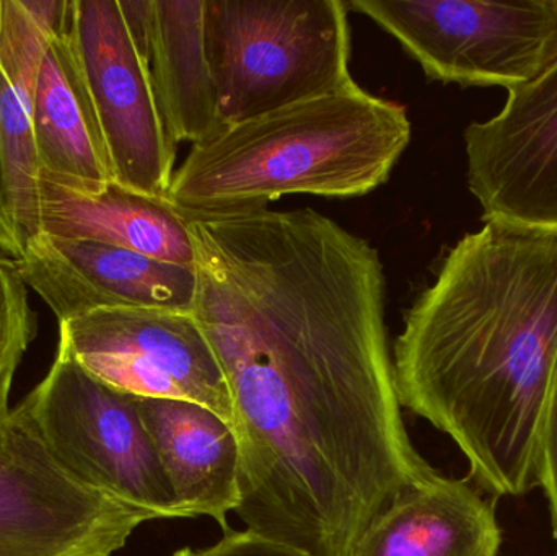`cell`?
<instances>
[{
    "mask_svg": "<svg viewBox=\"0 0 557 556\" xmlns=\"http://www.w3.org/2000/svg\"><path fill=\"white\" fill-rule=\"evenodd\" d=\"M193 316L227 379L247 531L349 556L372 519L434 475L409 440L366 238L311 208L185 215Z\"/></svg>",
    "mask_w": 557,
    "mask_h": 556,
    "instance_id": "1",
    "label": "cell"
},
{
    "mask_svg": "<svg viewBox=\"0 0 557 556\" xmlns=\"http://www.w3.org/2000/svg\"><path fill=\"white\" fill-rule=\"evenodd\" d=\"M403 408L447 434L493 498L539 486L557 371V234L497 222L465 235L393 345Z\"/></svg>",
    "mask_w": 557,
    "mask_h": 556,
    "instance_id": "2",
    "label": "cell"
},
{
    "mask_svg": "<svg viewBox=\"0 0 557 556\" xmlns=\"http://www.w3.org/2000/svg\"><path fill=\"white\" fill-rule=\"evenodd\" d=\"M405 104L357 82L195 144L163 201L182 215L268 209L285 195L359 198L388 182L411 143Z\"/></svg>",
    "mask_w": 557,
    "mask_h": 556,
    "instance_id": "3",
    "label": "cell"
},
{
    "mask_svg": "<svg viewBox=\"0 0 557 556\" xmlns=\"http://www.w3.org/2000/svg\"><path fill=\"white\" fill-rule=\"evenodd\" d=\"M341 0H205V48L222 126L354 84Z\"/></svg>",
    "mask_w": 557,
    "mask_h": 556,
    "instance_id": "4",
    "label": "cell"
},
{
    "mask_svg": "<svg viewBox=\"0 0 557 556\" xmlns=\"http://www.w3.org/2000/svg\"><path fill=\"white\" fill-rule=\"evenodd\" d=\"M140 398L85 371L64 348L20 408L49 454L85 485L156 519H186L170 489Z\"/></svg>",
    "mask_w": 557,
    "mask_h": 556,
    "instance_id": "5",
    "label": "cell"
},
{
    "mask_svg": "<svg viewBox=\"0 0 557 556\" xmlns=\"http://www.w3.org/2000/svg\"><path fill=\"white\" fill-rule=\"evenodd\" d=\"M431 81L520 87L557 62V0H352Z\"/></svg>",
    "mask_w": 557,
    "mask_h": 556,
    "instance_id": "6",
    "label": "cell"
},
{
    "mask_svg": "<svg viewBox=\"0 0 557 556\" xmlns=\"http://www.w3.org/2000/svg\"><path fill=\"white\" fill-rule=\"evenodd\" d=\"M58 346L116 391L137 398L193 401L235 428L227 379L193 312L91 310L59 323Z\"/></svg>",
    "mask_w": 557,
    "mask_h": 556,
    "instance_id": "7",
    "label": "cell"
},
{
    "mask_svg": "<svg viewBox=\"0 0 557 556\" xmlns=\"http://www.w3.org/2000/svg\"><path fill=\"white\" fill-rule=\"evenodd\" d=\"M147 521L62 469L18 407L0 421V556H113Z\"/></svg>",
    "mask_w": 557,
    "mask_h": 556,
    "instance_id": "8",
    "label": "cell"
},
{
    "mask_svg": "<svg viewBox=\"0 0 557 556\" xmlns=\"http://www.w3.org/2000/svg\"><path fill=\"white\" fill-rule=\"evenodd\" d=\"M67 36L77 55L113 182L165 199L176 146L160 116L149 65L134 42L120 0H71Z\"/></svg>",
    "mask_w": 557,
    "mask_h": 556,
    "instance_id": "9",
    "label": "cell"
},
{
    "mask_svg": "<svg viewBox=\"0 0 557 556\" xmlns=\"http://www.w3.org/2000/svg\"><path fill=\"white\" fill-rule=\"evenodd\" d=\"M468 188L484 222L557 234V62L465 129Z\"/></svg>",
    "mask_w": 557,
    "mask_h": 556,
    "instance_id": "10",
    "label": "cell"
},
{
    "mask_svg": "<svg viewBox=\"0 0 557 556\" xmlns=\"http://www.w3.org/2000/svg\"><path fill=\"white\" fill-rule=\"evenodd\" d=\"M58 322L98 309L193 312L196 264L159 260L129 248L41 234L16 261Z\"/></svg>",
    "mask_w": 557,
    "mask_h": 556,
    "instance_id": "11",
    "label": "cell"
},
{
    "mask_svg": "<svg viewBox=\"0 0 557 556\" xmlns=\"http://www.w3.org/2000/svg\"><path fill=\"white\" fill-rule=\"evenodd\" d=\"M71 0H0V251L18 261L39 222L32 88L46 42L65 32Z\"/></svg>",
    "mask_w": 557,
    "mask_h": 556,
    "instance_id": "12",
    "label": "cell"
},
{
    "mask_svg": "<svg viewBox=\"0 0 557 556\" xmlns=\"http://www.w3.org/2000/svg\"><path fill=\"white\" fill-rule=\"evenodd\" d=\"M496 508L468 480L435 472L372 519L349 556H499Z\"/></svg>",
    "mask_w": 557,
    "mask_h": 556,
    "instance_id": "13",
    "label": "cell"
},
{
    "mask_svg": "<svg viewBox=\"0 0 557 556\" xmlns=\"http://www.w3.org/2000/svg\"><path fill=\"white\" fill-rule=\"evenodd\" d=\"M140 413L185 518L208 516L228 531L240 503V443L235 428L209 408L140 398Z\"/></svg>",
    "mask_w": 557,
    "mask_h": 556,
    "instance_id": "14",
    "label": "cell"
},
{
    "mask_svg": "<svg viewBox=\"0 0 557 556\" xmlns=\"http://www.w3.org/2000/svg\"><path fill=\"white\" fill-rule=\"evenodd\" d=\"M32 118L42 178L90 195L113 183L107 146L67 28L46 42L33 82Z\"/></svg>",
    "mask_w": 557,
    "mask_h": 556,
    "instance_id": "15",
    "label": "cell"
},
{
    "mask_svg": "<svg viewBox=\"0 0 557 556\" xmlns=\"http://www.w3.org/2000/svg\"><path fill=\"white\" fill-rule=\"evenodd\" d=\"M41 234L129 248L159 260L196 264L185 215L111 183L101 193H82L39 176Z\"/></svg>",
    "mask_w": 557,
    "mask_h": 556,
    "instance_id": "16",
    "label": "cell"
},
{
    "mask_svg": "<svg viewBox=\"0 0 557 556\" xmlns=\"http://www.w3.org/2000/svg\"><path fill=\"white\" fill-rule=\"evenodd\" d=\"M147 65L160 116L175 146H195L221 129L205 48V0L150 2Z\"/></svg>",
    "mask_w": 557,
    "mask_h": 556,
    "instance_id": "17",
    "label": "cell"
},
{
    "mask_svg": "<svg viewBox=\"0 0 557 556\" xmlns=\"http://www.w3.org/2000/svg\"><path fill=\"white\" fill-rule=\"evenodd\" d=\"M38 333V319L15 260L0 251V421L9 417L16 369Z\"/></svg>",
    "mask_w": 557,
    "mask_h": 556,
    "instance_id": "18",
    "label": "cell"
},
{
    "mask_svg": "<svg viewBox=\"0 0 557 556\" xmlns=\"http://www.w3.org/2000/svg\"><path fill=\"white\" fill-rule=\"evenodd\" d=\"M539 486L548 499L553 532L557 535V371L543 415L539 447Z\"/></svg>",
    "mask_w": 557,
    "mask_h": 556,
    "instance_id": "19",
    "label": "cell"
},
{
    "mask_svg": "<svg viewBox=\"0 0 557 556\" xmlns=\"http://www.w3.org/2000/svg\"><path fill=\"white\" fill-rule=\"evenodd\" d=\"M195 556H313L294 545L263 538L257 532H227L218 544L195 551Z\"/></svg>",
    "mask_w": 557,
    "mask_h": 556,
    "instance_id": "20",
    "label": "cell"
},
{
    "mask_svg": "<svg viewBox=\"0 0 557 556\" xmlns=\"http://www.w3.org/2000/svg\"><path fill=\"white\" fill-rule=\"evenodd\" d=\"M172 556H195V551H191V548H182V551L175 552Z\"/></svg>",
    "mask_w": 557,
    "mask_h": 556,
    "instance_id": "21",
    "label": "cell"
},
{
    "mask_svg": "<svg viewBox=\"0 0 557 556\" xmlns=\"http://www.w3.org/2000/svg\"><path fill=\"white\" fill-rule=\"evenodd\" d=\"M556 541H557V535H556Z\"/></svg>",
    "mask_w": 557,
    "mask_h": 556,
    "instance_id": "22",
    "label": "cell"
}]
</instances>
